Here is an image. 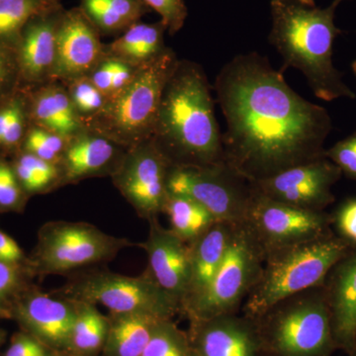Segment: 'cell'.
<instances>
[{
  "instance_id": "44",
  "label": "cell",
  "mask_w": 356,
  "mask_h": 356,
  "mask_svg": "<svg viewBox=\"0 0 356 356\" xmlns=\"http://www.w3.org/2000/svg\"><path fill=\"white\" fill-rule=\"evenodd\" d=\"M0 320H11L9 312L0 308Z\"/></svg>"
},
{
  "instance_id": "15",
  "label": "cell",
  "mask_w": 356,
  "mask_h": 356,
  "mask_svg": "<svg viewBox=\"0 0 356 356\" xmlns=\"http://www.w3.org/2000/svg\"><path fill=\"white\" fill-rule=\"evenodd\" d=\"M104 44L81 7L65 9L58 32L54 81L65 84L88 76L104 57Z\"/></svg>"
},
{
  "instance_id": "28",
  "label": "cell",
  "mask_w": 356,
  "mask_h": 356,
  "mask_svg": "<svg viewBox=\"0 0 356 356\" xmlns=\"http://www.w3.org/2000/svg\"><path fill=\"white\" fill-rule=\"evenodd\" d=\"M163 214L168 218L170 229L187 245L197 241L218 222L209 211L193 199L170 193Z\"/></svg>"
},
{
  "instance_id": "10",
  "label": "cell",
  "mask_w": 356,
  "mask_h": 356,
  "mask_svg": "<svg viewBox=\"0 0 356 356\" xmlns=\"http://www.w3.org/2000/svg\"><path fill=\"white\" fill-rule=\"evenodd\" d=\"M168 191L193 199L217 221L231 224L245 221L252 196L250 182L226 163L202 168L172 166Z\"/></svg>"
},
{
  "instance_id": "8",
  "label": "cell",
  "mask_w": 356,
  "mask_h": 356,
  "mask_svg": "<svg viewBox=\"0 0 356 356\" xmlns=\"http://www.w3.org/2000/svg\"><path fill=\"white\" fill-rule=\"evenodd\" d=\"M54 294L102 305L109 313L145 314L168 320L180 315V304L156 284L149 274L128 276L98 266L67 276Z\"/></svg>"
},
{
  "instance_id": "19",
  "label": "cell",
  "mask_w": 356,
  "mask_h": 356,
  "mask_svg": "<svg viewBox=\"0 0 356 356\" xmlns=\"http://www.w3.org/2000/svg\"><path fill=\"white\" fill-rule=\"evenodd\" d=\"M128 149L88 127L70 138L60 163V188L88 178L111 177Z\"/></svg>"
},
{
  "instance_id": "22",
  "label": "cell",
  "mask_w": 356,
  "mask_h": 356,
  "mask_svg": "<svg viewBox=\"0 0 356 356\" xmlns=\"http://www.w3.org/2000/svg\"><path fill=\"white\" fill-rule=\"evenodd\" d=\"M27 88L32 125L67 138L74 137L86 128L72 106L64 83L51 81Z\"/></svg>"
},
{
  "instance_id": "48",
  "label": "cell",
  "mask_w": 356,
  "mask_h": 356,
  "mask_svg": "<svg viewBox=\"0 0 356 356\" xmlns=\"http://www.w3.org/2000/svg\"><path fill=\"white\" fill-rule=\"evenodd\" d=\"M72 356H74V355H72Z\"/></svg>"
},
{
  "instance_id": "13",
  "label": "cell",
  "mask_w": 356,
  "mask_h": 356,
  "mask_svg": "<svg viewBox=\"0 0 356 356\" xmlns=\"http://www.w3.org/2000/svg\"><path fill=\"white\" fill-rule=\"evenodd\" d=\"M341 177V170L324 156L250 184L262 195L277 202L300 209L325 211L336 200L332 187Z\"/></svg>"
},
{
  "instance_id": "47",
  "label": "cell",
  "mask_w": 356,
  "mask_h": 356,
  "mask_svg": "<svg viewBox=\"0 0 356 356\" xmlns=\"http://www.w3.org/2000/svg\"><path fill=\"white\" fill-rule=\"evenodd\" d=\"M339 1L341 2H341L346 1V0H339Z\"/></svg>"
},
{
  "instance_id": "26",
  "label": "cell",
  "mask_w": 356,
  "mask_h": 356,
  "mask_svg": "<svg viewBox=\"0 0 356 356\" xmlns=\"http://www.w3.org/2000/svg\"><path fill=\"white\" fill-rule=\"evenodd\" d=\"M31 125L26 86L0 98V156L11 159L19 153Z\"/></svg>"
},
{
  "instance_id": "7",
  "label": "cell",
  "mask_w": 356,
  "mask_h": 356,
  "mask_svg": "<svg viewBox=\"0 0 356 356\" xmlns=\"http://www.w3.org/2000/svg\"><path fill=\"white\" fill-rule=\"evenodd\" d=\"M136 245L89 222H47L39 229L36 245L29 254L30 269L35 278L69 276L113 261L122 250Z\"/></svg>"
},
{
  "instance_id": "36",
  "label": "cell",
  "mask_w": 356,
  "mask_h": 356,
  "mask_svg": "<svg viewBox=\"0 0 356 356\" xmlns=\"http://www.w3.org/2000/svg\"><path fill=\"white\" fill-rule=\"evenodd\" d=\"M67 351L54 350L22 330L14 332L8 346L0 356H72Z\"/></svg>"
},
{
  "instance_id": "16",
  "label": "cell",
  "mask_w": 356,
  "mask_h": 356,
  "mask_svg": "<svg viewBox=\"0 0 356 356\" xmlns=\"http://www.w3.org/2000/svg\"><path fill=\"white\" fill-rule=\"evenodd\" d=\"M65 10L60 4L26 24L15 49L21 86L34 88L54 81L58 32Z\"/></svg>"
},
{
  "instance_id": "40",
  "label": "cell",
  "mask_w": 356,
  "mask_h": 356,
  "mask_svg": "<svg viewBox=\"0 0 356 356\" xmlns=\"http://www.w3.org/2000/svg\"><path fill=\"white\" fill-rule=\"evenodd\" d=\"M19 69L16 51L0 43V98L20 88Z\"/></svg>"
},
{
  "instance_id": "39",
  "label": "cell",
  "mask_w": 356,
  "mask_h": 356,
  "mask_svg": "<svg viewBox=\"0 0 356 356\" xmlns=\"http://www.w3.org/2000/svg\"><path fill=\"white\" fill-rule=\"evenodd\" d=\"M331 215L334 233L351 245H356V197L344 200Z\"/></svg>"
},
{
  "instance_id": "21",
  "label": "cell",
  "mask_w": 356,
  "mask_h": 356,
  "mask_svg": "<svg viewBox=\"0 0 356 356\" xmlns=\"http://www.w3.org/2000/svg\"><path fill=\"white\" fill-rule=\"evenodd\" d=\"M235 224L218 221L191 247V280L180 315L205 294L221 266Z\"/></svg>"
},
{
  "instance_id": "27",
  "label": "cell",
  "mask_w": 356,
  "mask_h": 356,
  "mask_svg": "<svg viewBox=\"0 0 356 356\" xmlns=\"http://www.w3.org/2000/svg\"><path fill=\"white\" fill-rule=\"evenodd\" d=\"M76 306L69 353L74 356H102L108 334V316L88 302L76 301Z\"/></svg>"
},
{
  "instance_id": "29",
  "label": "cell",
  "mask_w": 356,
  "mask_h": 356,
  "mask_svg": "<svg viewBox=\"0 0 356 356\" xmlns=\"http://www.w3.org/2000/svg\"><path fill=\"white\" fill-rule=\"evenodd\" d=\"M10 159L11 165L23 191L30 198L60 188L58 165L20 151Z\"/></svg>"
},
{
  "instance_id": "35",
  "label": "cell",
  "mask_w": 356,
  "mask_h": 356,
  "mask_svg": "<svg viewBox=\"0 0 356 356\" xmlns=\"http://www.w3.org/2000/svg\"><path fill=\"white\" fill-rule=\"evenodd\" d=\"M34 280L29 269L0 261V308L9 312L14 301L35 284Z\"/></svg>"
},
{
  "instance_id": "5",
  "label": "cell",
  "mask_w": 356,
  "mask_h": 356,
  "mask_svg": "<svg viewBox=\"0 0 356 356\" xmlns=\"http://www.w3.org/2000/svg\"><path fill=\"white\" fill-rule=\"evenodd\" d=\"M252 318L261 356H330L336 348L322 286L280 300Z\"/></svg>"
},
{
  "instance_id": "45",
  "label": "cell",
  "mask_w": 356,
  "mask_h": 356,
  "mask_svg": "<svg viewBox=\"0 0 356 356\" xmlns=\"http://www.w3.org/2000/svg\"><path fill=\"white\" fill-rule=\"evenodd\" d=\"M351 69H353V74L356 76V60H353V64H351Z\"/></svg>"
},
{
  "instance_id": "37",
  "label": "cell",
  "mask_w": 356,
  "mask_h": 356,
  "mask_svg": "<svg viewBox=\"0 0 356 356\" xmlns=\"http://www.w3.org/2000/svg\"><path fill=\"white\" fill-rule=\"evenodd\" d=\"M151 10L161 16L168 34H177L184 28L188 15V9L184 0H142Z\"/></svg>"
},
{
  "instance_id": "18",
  "label": "cell",
  "mask_w": 356,
  "mask_h": 356,
  "mask_svg": "<svg viewBox=\"0 0 356 356\" xmlns=\"http://www.w3.org/2000/svg\"><path fill=\"white\" fill-rule=\"evenodd\" d=\"M196 356H261L254 320L238 313L189 321Z\"/></svg>"
},
{
  "instance_id": "46",
  "label": "cell",
  "mask_w": 356,
  "mask_h": 356,
  "mask_svg": "<svg viewBox=\"0 0 356 356\" xmlns=\"http://www.w3.org/2000/svg\"><path fill=\"white\" fill-rule=\"evenodd\" d=\"M355 348H353V350H356V337H355Z\"/></svg>"
},
{
  "instance_id": "41",
  "label": "cell",
  "mask_w": 356,
  "mask_h": 356,
  "mask_svg": "<svg viewBox=\"0 0 356 356\" xmlns=\"http://www.w3.org/2000/svg\"><path fill=\"white\" fill-rule=\"evenodd\" d=\"M0 261L15 266L24 267L31 271L29 254H26L24 250L13 236H9L1 229H0Z\"/></svg>"
},
{
  "instance_id": "9",
  "label": "cell",
  "mask_w": 356,
  "mask_h": 356,
  "mask_svg": "<svg viewBox=\"0 0 356 356\" xmlns=\"http://www.w3.org/2000/svg\"><path fill=\"white\" fill-rule=\"evenodd\" d=\"M266 252L247 222L234 225L221 266L205 294L184 314L201 320L238 313L261 278Z\"/></svg>"
},
{
  "instance_id": "6",
  "label": "cell",
  "mask_w": 356,
  "mask_h": 356,
  "mask_svg": "<svg viewBox=\"0 0 356 356\" xmlns=\"http://www.w3.org/2000/svg\"><path fill=\"white\" fill-rule=\"evenodd\" d=\"M179 58L172 49L143 65L132 83L109 96L104 109L86 127L126 149L153 137L161 96Z\"/></svg>"
},
{
  "instance_id": "11",
  "label": "cell",
  "mask_w": 356,
  "mask_h": 356,
  "mask_svg": "<svg viewBox=\"0 0 356 356\" xmlns=\"http://www.w3.org/2000/svg\"><path fill=\"white\" fill-rule=\"evenodd\" d=\"M245 222L259 238L266 254L317 240L334 232L332 215L325 211L300 209L277 202L262 195L254 187Z\"/></svg>"
},
{
  "instance_id": "17",
  "label": "cell",
  "mask_w": 356,
  "mask_h": 356,
  "mask_svg": "<svg viewBox=\"0 0 356 356\" xmlns=\"http://www.w3.org/2000/svg\"><path fill=\"white\" fill-rule=\"evenodd\" d=\"M146 252L149 274L161 289L184 302L191 280V247L170 229H165L159 219L149 222V235L145 242L137 243Z\"/></svg>"
},
{
  "instance_id": "3",
  "label": "cell",
  "mask_w": 356,
  "mask_h": 356,
  "mask_svg": "<svg viewBox=\"0 0 356 356\" xmlns=\"http://www.w3.org/2000/svg\"><path fill=\"white\" fill-rule=\"evenodd\" d=\"M339 0L325 8L314 0H271L273 28L269 42L288 67L305 76L314 95L324 102L355 99V93L334 64V44L341 30L334 23Z\"/></svg>"
},
{
  "instance_id": "23",
  "label": "cell",
  "mask_w": 356,
  "mask_h": 356,
  "mask_svg": "<svg viewBox=\"0 0 356 356\" xmlns=\"http://www.w3.org/2000/svg\"><path fill=\"white\" fill-rule=\"evenodd\" d=\"M165 25L135 23L113 42L104 44V55L119 58L140 67L153 62L168 49L165 44Z\"/></svg>"
},
{
  "instance_id": "1",
  "label": "cell",
  "mask_w": 356,
  "mask_h": 356,
  "mask_svg": "<svg viewBox=\"0 0 356 356\" xmlns=\"http://www.w3.org/2000/svg\"><path fill=\"white\" fill-rule=\"evenodd\" d=\"M214 90L226 121L225 163L248 181L324 158L329 112L293 90L266 57L236 56L220 70Z\"/></svg>"
},
{
  "instance_id": "14",
  "label": "cell",
  "mask_w": 356,
  "mask_h": 356,
  "mask_svg": "<svg viewBox=\"0 0 356 356\" xmlns=\"http://www.w3.org/2000/svg\"><path fill=\"white\" fill-rule=\"evenodd\" d=\"M9 313L22 331L54 350L69 353L76 314L74 300L42 291L35 283L14 301Z\"/></svg>"
},
{
  "instance_id": "2",
  "label": "cell",
  "mask_w": 356,
  "mask_h": 356,
  "mask_svg": "<svg viewBox=\"0 0 356 356\" xmlns=\"http://www.w3.org/2000/svg\"><path fill=\"white\" fill-rule=\"evenodd\" d=\"M152 138L172 166L225 163L212 88L197 63L178 60L163 89Z\"/></svg>"
},
{
  "instance_id": "33",
  "label": "cell",
  "mask_w": 356,
  "mask_h": 356,
  "mask_svg": "<svg viewBox=\"0 0 356 356\" xmlns=\"http://www.w3.org/2000/svg\"><path fill=\"white\" fill-rule=\"evenodd\" d=\"M70 139V138L51 132L47 129L31 125L26 135L21 151L58 165L67 149Z\"/></svg>"
},
{
  "instance_id": "42",
  "label": "cell",
  "mask_w": 356,
  "mask_h": 356,
  "mask_svg": "<svg viewBox=\"0 0 356 356\" xmlns=\"http://www.w3.org/2000/svg\"><path fill=\"white\" fill-rule=\"evenodd\" d=\"M115 58L105 56L91 70L88 77L96 88L102 91L104 95H111L112 81H113Z\"/></svg>"
},
{
  "instance_id": "34",
  "label": "cell",
  "mask_w": 356,
  "mask_h": 356,
  "mask_svg": "<svg viewBox=\"0 0 356 356\" xmlns=\"http://www.w3.org/2000/svg\"><path fill=\"white\" fill-rule=\"evenodd\" d=\"M30 199L16 177L10 159L0 156V214H23Z\"/></svg>"
},
{
  "instance_id": "20",
  "label": "cell",
  "mask_w": 356,
  "mask_h": 356,
  "mask_svg": "<svg viewBox=\"0 0 356 356\" xmlns=\"http://www.w3.org/2000/svg\"><path fill=\"white\" fill-rule=\"evenodd\" d=\"M322 288L334 346L351 353L356 337V245L330 269Z\"/></svg>"
},
{
  "instance_id": "32",
  "label": "cell",
  "mask_w": 356,
  "mask_h": 356,
  "mask_svg": "<svg viewBox=\"0 0 356 356\" xmlns=\"http://www.w3.org/2000/svg\"><path fill=\"white\" fill-rule=\"evenodd\" d=\"M77 116L84 126L104 109L108 96L96 88L88 76L65 84Z\"/></svg>"
},
{
  "instance_id": "25",
  "label": "cell",
  "mask_w": 356,
  "mask_h": 356,
  "mask_svg": "<svg viewBox=\"0 0 356 356\" xmlns=\"http://www.w3.org/2000/svg\"><path fill=\"white\" fill-rule=\"evenodd\" d=\"M79 7L102 36H120L151 11L142 0H81Z\"/></svg>"
},
{
  "instance_id": "31",
  "label": "cell",
  "mask_w": 356,
  "mask_h": 356,
  "mask_svg": "<svg viewBox=\"0 0 356 356\" xmlns=\"http://www.w3.org/2000/svg\"><path fill=\"white\" fill-rule=\"evenodd\" d=\"M142 356H196L187 331L173 318L159 321Z\"/></svg>"
},
{
  "instance_id": "30",
  "label": "cell",
  "mask_w": 356,
  "mask_h": 356,
  "mask_svg": "<svg viewBox=\"0 0 356 356\" xmlns=\"http://www.w3.org/2000/svg\"><path fill=\"white\" fill-rule=\"evenodd\" d=\"M63 0H0V43L15 50L21 33L35 16L62 4Z\"/></svg>"
},
{
  "instance_id": "24",
  "label": "cell",
  "mask_w": 356,
  "mask_h": 356,
  "mask_svg": "<svg viewBox=\"0 0 356 356\" xmlns=\"http://www.w3.org/2000/svg\"><path fill=\"white\" fill-rule=\"evenodd\" d=\"M109 327L102 356H142L154 327L163 318L136 313H109Z\"/></svg>"
},
{
  "instance_id": "38",
  "label": "cell",
  "mask_w": 356,
  "mask_h": 356,
  "mask_svg": "<svg viewBox=\"0 0 356 356\" xmlns=\"http://www.w3.org/2000/svg\"><path fill=\"white\" fill-rule=\"evenodd\" d=\"M325 156L346 177L356 180V132L325 149Z\"/></svg>"
},
{
  "instance_id": "4",
  "label": "cell",
  "mask_w": 356,
  "mask_h": 356,
  "mask_svg": "<svg viewBox=\"0 0 356 356\" xmlns=\"http://www.w3.org/2000/svg\"><path fill=\"white\" fill-rule=\"evenodd\" d=\"M351 245L332 232L317 240L268 252L261 278L243 303V315L257 317L280 300L322 286L330 269Z\"/></svg>"
},
{
  "instance_id": "43",
  "label": "cell",
  "mask_w": 356,
  "mask_h": 356,
  "mask_svg": "<svg viewBox=\"0 0 356 356\" xmlns=\"http://www.w3.org/2000/svg\"><path fill=\"white\" fill-rule=\"evenodd\" d=\"M7 336H8V332L6 330L0 329V348L6 343Z\"/></svg>"
},
{
  "instance_id": "12",
  "label": "cell",
  "mask_w": 356,
  "mask_h": 356,
  "mask_svg": "<svg viewBox=\"0 0 356 356\" xmlns=\"http://www.w3.org/2000/svg\"><path fill=\"white\" fill-rule=\"evenodd\" d=\"M170 168L153 138H149L128 149L111 179L138 216L149 222L163 214Z\"/></svg>"
}]
</instances>
